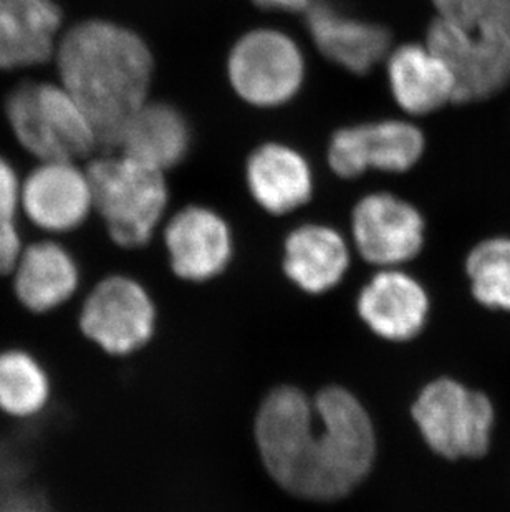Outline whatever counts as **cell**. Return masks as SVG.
Returning a JSON list of instances; mask_svg holds the SVG:
<instances>
[{"label":"cell","instance_id":"obj_1","mask_svg":"<svg viewBox=\"0 0 510 512\" xmlns=\"http://www.w3.org/2000/svg\"><path fill=\"white\" fill-rule=\"evenodd\" d=\"M255 440L275 483L312 501L352 493L376 455L370 415L342 387L325 388L313 403L299 388H275L260 405Z\"/></svg>","mask_w":510,"mask_h":512},{"label":"cell","instance_id":"obj_2","mask_svg":"<svg viewBox=\"0 0 510 512\" xmlns=\"http://www.w3.org/2000/svg\"><path fill=\"white\" fill-rule=\"evenodd\" d=\"M58 82L90 116L100 146L115 148L126 121L148 102L153 57L140 35L90 19L63 32L55 50Z\"/></svg>","mask_w":510,"mask_h":512},{"label":"cell","instance_id":"obj_3","mask_svg":"<svg viewBox=\"0 0 510 512\" xmlns=\"http://www.w3.org/2000/svg\"><path fill=\"white\" fill-rule=\"evenodd\" d=\"M4 116L20 148L37 161H78L100 146L90 116L60 82L15 85L5 95Z\"/></svg>","mask_w":510,"mask_h":512},{"label":"cell","instance_id":"obj_4","mask_svg":"<svg viewBox=\"0 0 510 512\" xmlns=\"http://www.w3.org/2000/svg\"><path fill=\"white\" fill-rule=\"evenodd\" d=\"M93 203L108 234L126 249L145 246L168 204L164 174L130 156H102L87 168Z\"/></svg>","mask_w":510,"mask_h":512},{"label":"cell","instance_id":"obj_5","mask_svg":"<svg viewBox=\"0 0 510 512\" xmlns=\"http://www.w3.org/2000/svg\"><path fill=\"white\" fill-rule=\"evenodd\" d=\"M428 448L443 458L477 459L491 450L496 406L487 393L441 377L419 392L411 408Z\"/></svg>","mask_w":510,"mask_h":512},{"label":"cell","instance_id":"obj_6","mask_svg":"<svg viewBox=\"0 0 510 512\" xmlns=\"http://www.w3.org/2000/svg\"><path fill=\"white\" fill-rule=\"evenodd\" d=\"M424 44L456 78V105L486 102L510 85V19L464 29L434 17Z\"/></svg>","mask_w":510,"mask_h":512},{"label":"cell","instance_id":"obj_7","mask_svg":"<svg viewBox=\"0 0 510 512\" xmlns=\"http://www.w3.org/2000/svg\"><path fill=\"white\" fill-rule=\"evenodd\" d=\"M227 73L234 92L254 107H280L299 93L305 60L289 35L257 29L242 35L232 47Z\"/></svg>","mask_w":510,"mask_h":512},{"label":"cell","instance_id":"obj_8","mask_svg":"<svg viewBox=\"0 0 510 512\" xmlns=\"http://www.w3.org/2000/svg\"><path fill=\"white\" fill-rule=\"evenodd\" d=\"M156 310L150 295L130 277L103 279L88 294L78 317L80 330L110 355H130L150 342Z\"/></svg>","mask_w":510,"mask_h":512},{"label":"cell","instance_id":"obj_9","mask_svg":"<svg viewBox=\"0 0 510 512\" xmlns=\"http://www.w3.org/2000/svg\"><path fill=\"white\" fill-rule=\"evenodd\" d=\"M426 136L408 120H381L347 126L332 136L328 163L340 178L375 170L408 173L423 160Z\"/></svg>","mask_w":510,"mask_h":512},{"label":"cell","instance_id":"obj_10","mask_svg":"<svg viewBox=\"0 0 510 512\" xmlns=\"http://www.w3.org/2000/svg\"><path fill=\"white\" fill-rule=\"evenodd\" d=\"M93 209L90 176L77 161H39L20 184V213L52 236L80 228Z\"/></svg>","mask_w":510,"mask_h":512},{"label":"cell","instance_id":"obj_11","mask_svg":"<svg viewBox=\"0 0 510 512\" xmlns=\"http://www.w3.org/2000/svg\"><path fill=\"white\" fill-rule=\"evenodd\" d=\"M353 239L365 261L400 267L413 261L426 242V221L414 204L393 193H373L355 206Z\"/></svg>","mask_w":510,"mask_h":512},{"label":"cell","instance_id":"obj_12","mask_svg":"<svg viewBox=\"0 0 510 512\" xmlns=\"http://www.w3.org/2000/svg\"><path fill=\"white\" fill-rule=\"evenodd\" d=\"M428 290L413 276L390 267L378 272L361 290L358 312L381 339L409 342L428 324Z\"/></svg>","mask_w":510,"mask_h":512},{"label":"cell","instance_id":"obj_13","mask_svg":"<svg viewBox=\"0 0 510 512\" xmlns=\"http://www.w3.org/2000/svg\"><path fill=\"white\" fill-rule=\"evenodd\" d=\"M169 261L176 276L203 282L219 276L232 256L231 229L203 206L181 209L164 232Z\"/></svg>","mask_w":510,"mask_h":512},{"label":"cell","instance_id":"obj_14","mask_svg":"<svg viewBox=\"0 0 510 512\" xmlns=\"http://www.w3.org/2000/svg\"><path fill=\"white\" fill-rule=\"evenodd\" d=\"M62 25L57 0H0V72L49 63Z\"/></svg>","mask_w":510,"mask_h":512},{"label":"cell","instance_id":"obj_15","mask_svg":"<svg viewBox=\"0 0 510 512\" xmlns=\"http://www.w3.org/2000/svg\"><path fill=\"white\" fill-rule=\"evenodd\" d=\"M388 85L396 105L409 116H428L456 105V78L426 44H403L386 57Z\"/></svg>","mask_w":510,"mask_h":512},{"label":"cell","instance_id":"obj_16","mask_svg":"<svg viewBox=\"0 0 510 512\" xmlns=\"http://www.w3.org/2000/svg\"><path fill=\"white\" fill-rule=\"evenodd\" d=\"M12 277V292L29 314L45 315L67 304L80 287L72 252L52 239L25 244Z\"/></svg>","mask_w":510,"mask_h":512},{"label":"cell","instance_id":"obj_17","mask_svg":"<svg viewBox=\"0 0 510 512\" xmlns=\"http://www.w3.org/2000/svg\"><path fill=\"white\" fill-rule=\"evenodd\" d=\"M308 32L330 62L365 75L391 52V35L383 25L343 14L328 2H312L305 10Z\"/></svg>","mask_w":510,"mask_h":512},{"label":"cell","instance_id":"obj_18","mask_svg":"<svg viewBox=\"0 0 510 512\" xmlns=\"http://www.w3.org/2000/svg\"><path fill=\"white\" fill-rule=\"evenodd\" d=\"M246 179L252 198L267 213H292L312 198V170L290 146H259L247 160Z\"/></svg>","mask_w":510,"mask_h":512},{"label":"cell","instance_id":"obj_19","mask_svg":"<svg viewBox=\"0 0 510 512\" xmlns=\"http://www.w3.org/2000/svg\"><path fill=\"white\" fill-rule=\"evenodd\" d=\"M188 121L168 103L146 102L126 121L115 148L133 160L169 170L184 160L189 150Z\"/></svg>","mask_w":510,"mask_h":512},{"label":"cell","instance_id":"obj_20","mask_svg":"<svg viewBox=\"0 0 510 512\" xmlns=\"http://www.w3.org/2000/svg\"><path fill=\"white\" fill-rule=\"evenodd\" d=\"M348 266L347 242L328 226L305 224L290 232L285 241V274L310 294L333 289Z\"/></svg>","mask_w":510,"mask_h":512},{"label":"cell","instance_id":"obj_21","mask_svg":"<svg viewBox=\"0 0 510 512\" xmlns=\"http://www.w3.org/2000/svg\"><path fill=\"white\" fill-rule=\"evenodd\" d=\"M52 398V380L44 362L25 348L0 352V413L30 421L44 413Z\"/></svg>","mask_w":510,"mask_h":512},{"label":"cell","instance_id":"obj_22","mask_svg":"<svg viewBox=\"0 0 510 512\" xmlns=\"http://www.w3.org/2000/svg\"><path fill=\"white\" fill-rule=\"evenodd\" d=\"M464 269L477 304L510 312V236L486 237L474 244Z\"/></svg>","mask_w":510,"mask_h":512},{"label":"cell","instance_id":"obj_23","mask_svg":"<svg viewBox=\"0 0 510 512\" xmlns=\"http://www.w3.org/2000/svg\"><path fill=\"white\" fill-rule=\"evenodd\" d=\"M20 184L14 165L0 155V277H10L25 247L19 228Z\"/></svg>","mask_w":510,"mask_h":512},{"label":"cell","instance_id":"obj_24","mask_svg":"<svg viewBox=\"0 0 510 512\" xmlns=\"http://www.w3.org/2000/svg\"><path fill=\"white\" fill-rule=\"evenodd\" d=\"M436 17L476 29L510 17V0H431Z\"/></svg>","mask_w":510,"mask_h":512},{"label":"cell","instance_id":"obj_25","mask_svg":"<svg viewBox=\"0 0 510 512\" xmlns=\"http://www.w3.org/2000/svg\"><path fill=\"white\" fill-rule=\"evenodd\" d=\"M265 10H282V12H305L312 0H252Z\"/></svg>","mask_w":510,"mask_h":512}]
</instances>
